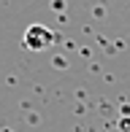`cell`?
Instances as JSON below:
<instances>
[{
	"instance_id": "cell-1",
	"label": "cell",
	"mask_w": 130,
	"mask_h": 132,
	"mask_svg": "<svg viewBox=\"0 0 130 132\" xmlns=\"http://www.w3.org/2000/svg\"><path fill=\"white\" fill-rule=\"evenodd\" d=\"M57 43V35L46 24H30L25 30V49L27 51H46Z\"/></svg>"
}]
</instances>
